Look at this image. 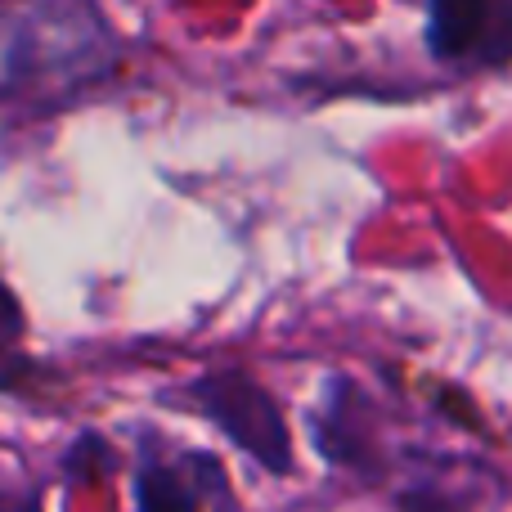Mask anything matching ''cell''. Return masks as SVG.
<instances>
[{
	"label": "cell",
	"instance_id": "cell-1",
	"mask_svg": "<svg viewBox=\"0 0 512 512\" xmlns=\"http://www.w3.org/2000/svg\"><path fill=\"white\" fill-rule=\"evenodd\" d=\"M113 68V27L90 0H27L5 23V95L63 104Z\"/></svg>",
	"mask_w": 512,
	"mask_h": 512
},
{
	"label": "cell",
	"instance_id": "cell-2",
	"mask_svg": "<svg viewBox=\"0 0 512 512\" xmlns=\"http://www.w3.org/2000/svg\"><path fill=\"white\" fill-rule=\"evenodd\" d=\"M176 405L194 409V414L212 418L243 454H252L265 472L283 477L292 472V445H288V423H283L274 396L243 369H212L198 382L180 391Z\"/></svg>",
	"mask_w": 512,
	"mask_h": 512
},
{
	"label": "cell",
	"instance_id": "cell-3",
	"mask_svg": "<svg viewBox=\"0 0 512 512\" xmlns=\"http://www.w3.org/2000/svg\"><path fill=\"white\" fill-rule=\"evenodd\" d=\"M427 50L445 68L512 63V0H427Z\"/></svg>",
	"mask_w": 512,
	"mask_h": 512
},
{
	"label": "cell",
	"instance_id": "cell-4",
	"mask_svg": "<svg viewBox=\"0 0 512 512\" xmlns=\"http://www.w3.org/2000/svg\"><path fill=\"white\" fill-rule=\"evenodd\" d=\"M234 508V490L225 463L203 450L149 454L135 472V512H203Z\"/></svg>",
	"mask_w": 512,
	"mask_h": 512
},
{
	"label": "cell",
	"instance_id": "cell-5",
	"mask_svg": "<svg viewBox=\"0 0 512 512\" xmlns=\"http://www.w3.org/2000/svg\"><path fill=\"white\" fill-rule=\"evenodd\" d=\"M9 512H41V499H36V495H27V499H23V504H14V508H9Z\"/></svg>",
	"mask_w": 512,
	"mask_h": 512
}]
</instances>
